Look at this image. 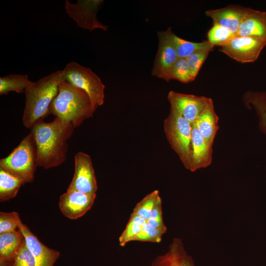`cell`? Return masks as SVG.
I'll list each match as a JSON object with an SVG mask.
<instances>
[{"label":"cell","instance_id":"cell-31","mask_svg":"<svg viewBox=\"0 0 266 266\" xmlns=\"http://www.w3.org/2000/svg\"><path fill=\"white\" fill-rule=\"evenodd\" d=\"M147 222L153 227L160 230L165 233L167 229L163 218L162 200L160 199L155 205L151 216Z\"/></svg>","mask_w":266,"mask_h":266},{"label":"cell","instance_id":"cell-11","mask_svg":"<svg viewBox=\"0 0 266 266\" xmlns=\"http://www.w3.org/2000/svg\"><path fill=\"white\" fill-rule=\"evenodd\" d=\"M170 106L175 108L180 114L192 124L194 123L212 101L203 96L184 94L170 91L167 95Z\"/></svg>","mask_w":266,"mask_h":266},{"label":"cell","instance_id":"cell-3","mask_svg":"<svg viewBox=\"0 0 266 266\" xmlns=\"http://www.w3.org/2000/svg\"><path fill=\"white\" fill-rule=\"evenodd\" d=\"M95 111L88 95L66 80L59 84L49 108L50 114L71 123L74 128L92 117Z\"/></svg>","mask_w":266,"mask_h":266},{"label":"cell","instance_id":"cell-23","mask_svg":"<svg viewBox=\"0 0 266 266\" xmlns=\"http://www.w3.org/2000/svg\"><path fill=\"white\" fill-rule=\"evenodd\" d=\"M161 199L159 191L155 190L145 196L134 207L132 213L147 221L158 200Z\"/></svg>","mask_w":266,"mask_h":266},{"label":"cell","instance_id":"cell-7","mask_svg":"<svg viewBox=\"0 0 266 266\" xmlns=\"http://www.w3.org/2000/svg\"><path fill=\"white\" fill-rule=\"evenodd\" d=\"M103 2V0H77L74 3L66 0L65 8L66 12L78 27L90 31L97 29L107 31L108 26L102 24L97 17V12Z\"/></svg>","mask_w":266,"mask_h":266},{"label":"cell","instance_id":"cell-5","mask_svg":"<svg viewBox=\"0 0 266 266\" xmlns=\"http://www.w3.org/2000/svg\"><path fill=\"white\" fill-rule=\"evenodd\" d=\"M36 148L30 132L7 157L0 160V167L25 183L33 181L37 166Z\"/></svg>","mask_w":266,"mask_h":266},{"label":"cell","instance_id":"cell-22","mask_svg":"<svg viewBox=\"0 0 266 266\" xmlns=\"http://www.w3.org/2000/svg\"><path fill=\"white\" fill-rule=\"evenodd\" d=\"M32 81L27 74H10L0 77V95H7L10 92L25 93Z\"/></svg>","mask_w":266,"mask_h":266},{"label":"cell","instance_id":"cell-24","mask_svg":"<svg viewBox=\"0 0 266 266\" xmlns=\"http://www.w3.org/2000/svg\"><path fill=\"white\" fill-rule=\"evenodd\" d=\"M146 222L144 219L131 213L124 230L119 237V245L124 247L128 242L133 241Z\"/></svg>","mask_w":266,"mask_h":266},{"label":"cell","instance_id":"cell-8","mask_svg":"<svg viewBox=\"0 0 266 266\" xmlns=\"http://www.w3.org/2000/svg\"><path fill=\"white\" fill-rule=\"evenodd\" d=\"M170 28L157 32L158 48L151 70L152 76L166 82L170 80L171 69L179 58L170 38Z\"/></svg>","mask_w":266,"mask_h":266},{"label":"cell","instance_id":"cell-12","mask_svg":"<svg viewBox=\"0 0 266 266\" xmlns=\"http://www.w3.org/2000/svg\"><path fill=\"white\" fill-rule=\"evenodd\" d=\"M96 197V194L66 191L60 198L59 207L65 216L70 219H76L90 209Z\"/></svg>","mask_w":266,"mask_h":266},{"label":"cell","instance_id":"cell-14","mask_svg":"<svg viewBox=\"0 0 266 266\" xmlns=\"http://www.w3.org/2000/svg\"><path fill=\"white\" fill-rule=\"evenodd\" d=\"M18 228L23 233L26 245L34 258L35 266H53L60 253L41 243L22 221L19 224Z\"/></svg>","mask_w":266,"mask_h":266},{"label":"cell","instance_id":"cell-19","mask_svg":"<svg viewBox=\"0 0 266 266\" xmlns=\"http://www.w3.org/2000/svg\"><path fill=\"white\" fill-rule=\"evenodd\" d=\"M218 117L211 101L194 123L206 142L212 146L218 129Z\"/></svg>","mask_w":266,"mask_h":266},{"label":"cell","instance_id":"cell-21","mask_svg":"<svg viewBox=\"0 0 266 266\" xmlns=\"http://www.w3.org/2000/svg\"><path fill=\"white\" fill-rule=\"evenodd\" d=\"M19 178L0 167V200H8L15 197L20 187L24 184Z\"/></svg>","mask_w":266,"mask_h":266},{"label":"cell","instance_id":"cell-25","mask_svg":"<svg viewBox=\"0 0 266 266\" xmlns=\"http://www.w3.org/2000/svg\"><path fill=\"white\" fill-rule=\"evenodd\" d=\"M207 40L213 46L221 47L227 44L235 35L228 29L213 24L207 34Z\"/></svg>","mask_w":266,"mask_h":266},{"label":"cell","instance_id":"cell-17","mask_svg":"<svg viewBox=\"0 0 266 266\" xmlns=\"http://www.w3.org/2000/svg\"><path fill=\"white\" fill-rule=\"evenodd\" d=\"M235 36H249L266 40V12L251 9L239 25Z\"/></svg>","mask_w":266,"mask_h":266},{"label":"cell","instance_id":"cell-18","mask_svg":"<svg viewBox=\"0 0 266 266\" xmlns=\"http://www.w3.org/2000/svg\"><path fill=\"white\" fill-rule=\"evenodd\" d=\"M25 241L19 228L18 230L0 234V263L11 265Z\"/></svg>","mask_w":266,"mask_h":266},{"label":"cell","instance_id":"cell-27","mask_svg":"<svg viewBox=\"0 0 266 266\" xmlns=\"http://www.w3.org/2000/svg\"><path fill=\"white\" fill-rule=\"evenodd\" d=\"M170 79L177 80L183 83L192 82L186 59L178 58L171 69Z\"/></svg>","mask_w":266,"mask_h":266},{"label":"cell","instance_id":"cell-32","mask_svg":"<svg viewBox=\"0 0 266 266\" xmlns=\"http://www.w3.org/2000/svg\"><path fill=\"white\" fill-rule=\"evenodd\" d=\"M251 102L266 128V95L264 93H255L252 96Z\"/></svg>","mask_w":266,"mask_h":266},{"label":"cell","instance_id":"cell-1","mask_svg":"<svg viewBox=\"0 0 266 266\" xmlns=\"http://www.w3.org/2000/svg\"><path fill=\"white\" fill-rule=\"evenodd\" d=\"M30 129L36 148L37 166L48 169L58 166L66 161L67 141L74 129L71 123L55 117L48 123L40 120Z\"/></svg>","mask_w":266,"mask_h":266},{"label":"cell","instance_id":"cell-28","mask_svg":"<svg viewBox=\"0 0 266 266\" xmlns=\"http://www.w3.org/2000/svg\"><path fill=\"white\" fill-rule=\"evenodd\" d=\"M165 233L164 232L153 227L146 222L133 241L159 243L161 241L162 236Z\"/></svg>","mask_w":266,"mask_h":266},{"label":"cell","instance_id":"cell-10","mask_svg":"<svg viewBox=\"0 0 266 266\" xmlns=\"http://www.w3.org/2000/svg\"><path fill=\"white\" fill-rule=\"evenodd\" d=\"M97 180L90 156L82 152L74 156V173L67 191L96 194Z\"/></svg>","mask_w":266,"mask_h":266},{"label":"cell","instance_id":"cell-20","mask_svg":"<svg viewBox=\"0 0 266 266\" xmlns=\"http://www.w3.org/2000/svg\"><path fill=\"white\" fill-rule=\"evenodd\" d=\"M170 36L179 58L186 59L195 52L204 49H213L208 40L200 42L186 40L176 35L170 28Z\"/></svg>","mask_w":266,"mask_h":266},{"label":"cell","instance_id":"cell-33","mask_svg":"<svg viewBox=\"0 0 266 266\" xmlns=\"http://www.w3.org/2000/svg\"><path fill=\"white\" fill-rule=\"evenodd\" d=\"M0 266H11L2 264V263H0Z\"/></svg>","mask_w":266,"mask_h":266},{"label":"cell","instance_id":"cell-9","mask_svg":"<svg viewBox=\"0 0 266 266\" xmlns=\"http://www.w3.org/2000/svg\"><path fill=\"white\" fill-rule=\"evenodd\" d=\"M266 46V40L249 36H235L220 51L241 63L254 62Z\"/></svg>","mask_w":266,"mask_h":266},{"label":"cell","instance_id":"cell-4","mask_svg":"<svg viewBox=\"0 0 266 266\" xmlns=\"http://www.w3.org/2000/svg\"><path fill=\"white\" fill-rule=\"evenodd\" d=\"M164 130L172 149L186 168L190 170L192 163V124L173 107L170 106L164 121Z\"/></svg>","mask_w":266,"mask_h":266},{"label":"cell","instance_id":"cell-6","mask_svg":"<svg viewBox=\"0 0 266 266\" xmlns=\"http://www.w3.org/2000/svg\"><path fill=\"white\" fill-rule=\"evenodd\" d=\"M63 70L67 82L88 95L95 111L103 104L105 86L91 68L72 61L67 64Z\"/></svg>","mask_w":266,"mask_h":266},{"label":"cell","instance_id":"cell-13","mask_svg":"<svg viewBox=\"0 0 266 266\" xmlns=\"http://www.w3.org/2000/svg\"><path fill=\"white\" fill-rule=\"evenodd\" d=\"M251 9L241 5H231L220 9L208 10L205 15L212 19L213 24L228 29L236 36L239 25Z\"/></svg>","mask_w":266,"mask_h":266},{"label":"cell","instance_id":"cell-15","mask_svg":"<svg viewBox=\"0 0 266 266\" xmlns=\"http://www.w3.org/2000/svg\"><path fill=\"white\" fill-rule=\"evenodd\" d=\"M151 266H196L181 238L174 237L165 254L157 256Z\"/></svg>","mask_w":266,"mask_h":266},{"label":"cell","instance_id":"cell-26","mask_svg":"<svg viewBox=\"0 0 266 266\" xmlns=\"http://www.w3.org/2000/svg\"><path fill=\"white\" fill-rule=\"evenodd\" d=\"M212 49H204L200 50L191 54L186 58L188 64L192 81L196 78L200 69Z\"/></svg>","mask_w":266,"mask_h":266},{"label":"cell","instance_id":"cell-16","mask_svg":"<svg viewBox=\"0 0 266 266\" xmlns=\"http://www.w3.org/2000/svg\"><path fill=\"white\" fill-rule=\"evenodd\" d=\"M192 163L190 171L193 172L209 166L212 162V146L206 142L195 123L192 124Z\"/></svg>","mask_w":266,"mask_h":266},{"label":"cell","instance_id":"cell-2","mask_svg":"<svg viewBox=\"0 0 266 266\" xmlns=\"http://www.w3.org/2000/svg\"><path fill=\"white\" fill-rule=\"evenodd\" d=\"M65 80L63 70H58L44 76L36 82H32L25 91V105L22 122L31 129L40 120L49 114L50 104L57 95L59 85Z\"/></svg>","mask_w":266,"mask_h":266},{"label":"cell","instance_id":"cell-30","mask_svg":"<svg viewBox=\"0 0 266 266\" xmlns=\"http://www.w3.org/2000/svg\"><path fill=\"white\" fill-rule=\"evenodd\" d=\"M11 266H35L34 258L26 241L15 257Z\"/></svg>","mask_w":266,"mask_h":266},{"label":"cell","instance_id":"cell-29","mask_svg":"<svg viewBox=\"0 0 266 266\" xmlns=\"http://www.w3.org/2000/svg\"><path fill=\"white\" fill-rule=\"evenodd\" d=\"M21 221L19 214L16 212H0V234L16 230Z\"/></svg>","mask_w":266,"mask_h":266}]
</instances>
